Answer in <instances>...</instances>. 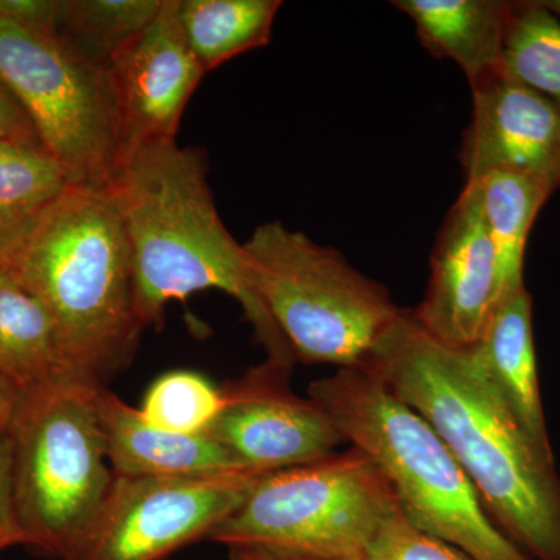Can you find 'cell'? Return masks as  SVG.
<instances>
[{
    "label": "cell",
    "instance_id": "1",
    "mask_svg": "<svg viewBox=\"0 0 560 560\" xmlns=\"http://www.w3.org/2000/svg\"><path fill=\"white\" fill-rule=\"evenodd\" d=\"M440 434L486 514L530 560H560V475L486 382L471 350L441 345L412 311L366 368Z\"/></svg>",
    "mask_w": 560,
    "mask_h": 560
},
{
    "label": "cell",
    "instance_id": "2",
    "mask_svg": "<svg viewBox=\"0 0 560 560\" xmlns=\"http://www.w3.org/2000/svg\"><path fill=\"white\" fill-rule=\"evenodd\" d=\"M130 242L135 298L143 326H158L168 302L220 290L241 304L267 352L291 374L296 360L254 287L245 246L224 226L208 183V162L176 140L131 151L108 189Z\"/></svg>",
    "mask_w": 560,
    "mask_h": 560
},
{
    "label": "cell",
    "instance_id": "3",
    "mask_svg": "<svg viewBox=\"0 0 560 560\" xmlns=\"http://www.w3.org/2000/svg\"><path fill=\"white\" fill-rule=\"evenodd\" d=\"M3 268L46 305L73 371L105 385L130 366L145 326L130 242L108 190L69 186Z\"/></svg>",
    "mask_w": 560,
    "mask_h": 560
},
{
    "label": "cell",
    "instance_id": "4",
    "mask_svg": "<svg viewBox=\"0 0 560 560\" xmlns=\"http://www.w3.org/2000/svg\"><path fill=\"white\" fill-rule=\"evenodd\" d=\"M308 397L377 464L412 526L471 560H530L490 521L440 434L374 372L338 370Z\"/></svg>",
    "mask_w": 560,
    "mask_h": 560
},
{
    "label": "cell",
    "instance_id": "5",
    "mask_svg": "<svg viewBox=\"0 0 560 560\" xmlns=\"http://www.w3.org/2000/svg\"><path fill=\"white\" fill-rule=\"evenodd\" d=\"M68 372L21 389L9 427L14 503L25 545L72 560L113 488L98 393Z\"/></svg>",
    "mask_w": 560,
    "mask_h": 560
},
{
    "label": "cell",
    "instance_id": "6",
    "mask_svg": "<svg viewBox=\"0 0 560 560\" xmlns=\"http://www.w3.org/2000/svg\"><path fill=\"white\" fill-rule=\"evenodd\" d=\"M243 246L254 287L296 363L366 368L407 311L340 250L280 221L261 224Z\"/></svg>",
    "mask_w": 560,
    "mask_h": 560
},
{
    "label": "cell",
    "instance_id": "7",
    "mask_svg": "<svg viewBox=\"0 0 560 560\" xmlns=\"http://www.w3.org/2000/svg\"><path fill=\"white\" fill-rule=\"evenodd\" d=\"M393 486L355 447L265 475L208 540L323 559H364L399 511Z\"/></svg>",
    "mask_w": 560,
    "mask_h": 560
},
{
    "label": "cell",
    "instance_id": "8",
    "mask_svg": "<svg viewBox=\"0 0 560 560\" xmlns=\"http://www.w3.org/2000/svg\"><path fill=\"white\" fill-rule=\"evenodd\" d=\"M0 84L31 120L70 186L108 189L121 160L119 105L108 66L61 33L0 18Z\"/></svg>",
    "mask_w": 560,
    "mask_h": 560
},
{
    "label": "cell",
    "instance_id": "9",
    "mask_svg": "<svg viewBox=\"0 0 560 560\" xmlns=\"http://www.w3.org/2000/svg\"><path fill=\"white\" fill-rule=\"evenodd\" d=\"M271 471L208 477L114 478L101 514L72 560H164L210 533Z\"/></svg>",
    "mask_w": 560,
    "mask_h": 560
},
{
    "label": "cell",
    "instance_id": "10",
    "mask_svg": "<svg viewBox=\"0 0 560 560\" xmlns=\"http://www.w3.org/2000/svg\"><path fill=\"white\" fill-rule=\"evenodd\" d=\"M289 378L261 363L221 388L224 405L208 433L243 469H290L327 458L346 444L318 404L290 389Z\"/></svg>",
    "mask_w": 560,
    "mask_h": 560
},
{
    "label": "cell",
    "instance_id": "11",
    "mask_svg": "<svg viewBox=\"0 0 560 560\" xmlns=\"http://www.w3.org/2000/svg\"><path fill=\"white\" fill-rule=\"evenodd\" d=\"M501 302L495 249L477 194L466 184L438 232L429 287L412 316L441 345L471 350L485 337Z\"/></svg>",
    "mask_w": 560,
    "mask_h": 560
},
{
    "label": "cell",
    "instance_id": "12",
    "mask_svg": "<svg viewBox=\"0 0 560 560\" xmlns=\"http://www.w3.org/2000/svg\"><path fill=\"white\" fill-rule=\"evenodd\" d=\"M109 70L119 105L121 160L142 147L176 140L184 110L206 75L180 27L178 0H164L149 28Z\"/></svg>",
    "mask_w": 560,
    "mask_h": 560
},
{
    "label": "cell",
    "instance_id": "13",
    "mask_svg": "<svg viewBox=\"0 0 560 560\" xmlns=\"http://www.w3.org/2000/svg\"><path fill=\"white\" fill-rule=\"evenodd\" d=\"M471 90V119L460 142L466 179L525 173L560 187V110L497 70Z\"/></svg>",
    "mask_w": 560,
    "mask_h": 560
},
{
    "label": "cell",
    "instance_id": "14",
    "mask_svg": "<svg viewBox=\"0 0 560 560\" xmlns=\"http://www.w3.org/2000/svg\"><path fill=\"white\" fill-rule=\"evenodd\" d=\"M98 411L106 438L110 469L116 477H208L238 466L212 434H180L158 429L139 408L102 386Z\"/></svg>",
    "mask_w": 560,
    "mask_h": 560
},
{
    "label": "cell",
    "instance_id": "15",
    "mask_svg": "<svg viewBox=\"0 0 560 560\" xmlns=\"http://www.w3.org/2000/svg\"><path fill=\"white\" fill-rule=\"evenodd\" d=\"M471 355L523 433L541 455L555 459L541 404L534 348L533 296L528 290L517 291L501 302L485 337L471 349Z\"/></svg>",
    "mask_w": 560,
    "mask_h": 560
},
{
    "label": "cell",
    "instance_id": "16",
    "mask_svg": "<svg viewBox=\"0 0 560 560\" xmlns=\"http://www.w3.org/2000/svg\"><path fill=\"white\" fill-rule=\"evenodd\" d=\"M515 3L510 0H396L423 49L455 61L470 86L500 69Z\"/></svg>",
    "mask_w": 560,
    "mask_h": 560
},
{
    "label": "cell",
    "instance_id": "17",
    "mask_svg": "<svg viewBox=\"0 0 560 560\" xmlns=\"http://www.w3.org/2000/svg\"><path fill=\"white\" fill-rule=\"evenodd\" d=\"M68 372L50 312L7 268H0V375L27 389Z\"/></svg>",
    "mask_w": 560,
    "mask_h": 560
},
{
    "label": "cell",
    "instance_id": "18",
    "mask_svg": "<svg viewBox=\"0 0 560 560\" xmlns=\"http://www.w3.org/2000/svg\"><path fill=\"white\" fill-rule=\"evenodd\" d=\"M466 184L477 194L482 223L495 249L504 301L526 289L525 254L530 228L556 190L547 180L514 172H492Z\"/></svg>",
    "mask_w": 560,
    "mask_h": 560
},
{
    "label": "cell",
    "instance_id": "19",
    "mask_svg": "<svg viewBox=\"0 0 560 560\" xmlns=\"http://www.w3.org/2000/svg\"><path fill=\"white\" fill-rule=\"evenodd\" d=\"M279 0H178L180 27L208 73L270 43Z\"/></svg>",
    "mask_w": 560,
    "mask_h": 560
},
{
    "label": "cell",
    "instance_id": "20",
    "mask_svg": "<svg viewBox=\"0 0 560 560\" xmlns=\"http://www.w3.org/2000/svg\"><path fill=\"white\" fill-rule=\"evenodd\" d=\"M500 70L560 110V20L540 0L515 3Z\"/></svg>",
    "mask_w": 560,
    "mask_h": 560
},
{
    "label": "cell",
    "instance_id": "21",
    "mask_svg": "<svg viewBox=\"0 0 560 560\" xmlns=\"http://www.w3.org/2000/svg\"><path fill=\"white\" fill-rule=\"evenodd\" d=\"M164 0H62L60 33L84 55L110 62L149 28Z\"/></svg>",
    "mask_w": 560,
    "mask_h": 560
},
{
    "label": "cell",
    "instance_id": "22",
    "mask_svg": "<svg viewBox=\"0 0 560 560\" xmlns=\"http://www.w3.org/2000/svg\"><path fill=\"white\" fill-rule=\"evenodd\" d=\"M70 186L39 143L0 138V215L35 219Z\"/></svg>",
    "mask_w": 560,
    "mask_h": 560
},
{
    "label": "cell",
    "instance_id": "23",
    "mask_svg": "<svg viewBox=\"0 0 560 560\" xmlns=\"http://www.w3.org/2000/svg\"><path fill=\"white\" fill-rule=\"evenodd\" d=\"M224 405L223 390L202 375L173 371L147 390L139 411L151 425L180 434L208 433Z\"/></svg>",
    "mask_w": 560,
    "mask_h": 560
},
{
    "label": "cell",
    "instance_id": "24",
    "mask_svg": "<svg viewBox=\"0 0 560 560\" xmlns=\"http://www.w3.org/2000/svg\"><path fill=\"white\" fill-rule=\"evenodd\" d=\"M366 560H471L430 534L423 533L397 511L372 541Z\"/></svg>",
    "mask_w": 560,
    "mask_h": 560
},
{
    "label": "cell",
    "instance_id": "25",
    "mask_svg": "<svg viewBox=\"0 0 560 560\" xmlns=\"http://www.w3.org/2000/svg\"><path fill=\"white\" fill-rule=\"evenodd\" d=\"M14 545H25V540L14 503L9 431L0 429V552Z\"/></svg>",
    "mask_w": 560,
    "mask_h": 560
},
{
    "label": "cell",
    "instance_id": "26",
    "mask_svg": "<svg viewBox=\"0 0 560 560\" xmlns=\"http://www.w3.org/2000/svg\"><path fill=\"white\" fill-rule=\"evenodd\" d=\"M62 0H0V18L40 33H60Z\"/></svg>",
    "mask_w": 560,
    "mask_h": 560
},
{
    "label": "cell",
    "instance_id": "27",
    "mask_svg": "<svg viewBox=\"0 0 560 560\" xmlns=\"http://www.w3.org/2000/svg\"><path fill=\"white\" fill-rule=\"evenodd\" d=\"M0 131L9 138L25 140V142H38L31 120L25 116L20 103L11 97L9 91L0 84Z\"/></svg>",
    "mask_w": 560,
    "mask_h": 560
},
{
    "label": "cell",
    "instance_id": "28",
    "mask_svg": "<svg viewBox=\"0 0 560 560\" xmlns=\"http://www.w3.org/2000/svg\"><path fill=\"white\" fill-rule=\"evenodd\" d=\"M35 219H14V217L0 215V268L5 267L16 249L20 248Z\"/></svg>",
    "mask_w": 560,
    "mask_h": 560
},
{
    "label": "cell",
    "instance_id": "29",
    "mask_svg": "<svg viewBox=\"0 0 560 560\" xmlns=\"http://www.w3.org/2000/svg\"><path fill=\"white\" fill-rule=\"evenodd\" d=\"M230 560H366V559L311 558V556L287 555V552L261 550V548L235 547V548H230Z\"/></svg>",
    "mask_w": 560,
    "mask_h": 560
},
{
    "label": "cell",
    "instance_id": "30",
    "mask_svg": "<svg viewBox=\"0 0 560 560\" xmlns=\"http://www.w3.org/2000/svg\"><path fill=\"white\" fill-rule=\"evenodd\" d=\"M21 389L0 375V429H7L20 399Z\"/></svg>",
    "mask_w": 560,
    "mask_h": 560
},
{
    "label": "cell",
    "instance_id": "31",
    "mask_svg": "<svg viewBox=\"0 0 560 560\" xmlns=\"http://www.w3.org/2000/svg\"><path fill=\"white\" fill-rule=\"evenodd\" d=\"M541 5L560 20V0H540Z\"/></svg>",
    "mask_w": 560,
    "mask_h": 560
},
{
    "label": "cell",
    "instance_id": "32",
    "mask_svg": "<svg viewBox=\"0 0 560 560\" xmlns=\"http://www.w3.org/2000/svg\"><path fill=\"white\" fill-rule=\"evenodd\" d=\"M0 138H9V136H7L5 132L0 131Z\"/></svg>",
    "mask_w": 560,
    "mask_h": 560
}]
</instances>
